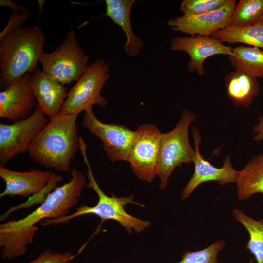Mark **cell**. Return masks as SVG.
I'll use <instances>...</instances> for the list:
<instances>
[{
  "mask_svg": "<svg viewBox=\"0 0 263 263\" xmlns=\"http://www.w3.org/2000/svg\"><path fill=\"white\" fill-rule=\"evenodd\" d=\"M89 60L78 43L76 32L71 29L55 50L42 53L39 62L43 72L65 85L78 80L86 71Z\"/></svg>",
  "mask_w": 263,
  "mask_h": 263,
  "instance_id": "obj_6",
  "label": "cell"
},
{
  "mask_svg": "<svg viewBox=\"0 0 263 263\" xmlns=\"http://www.w3.org/2000/svg\"><path fill=\"white\" fill-rule=\"evenodd\" d=\"M76 256L70 252L62 253L46 249L28 263H72Z\"/></svg>",
  "mask_w": 263,
  "mask_h": 263,
  "instance_id": "obj_27",
  "label": "cell"
},
{
  "mask_svg": "<svg viewBox=\"0 0 263 263\" xmlns=\"http://www.w3.org/2000/svg\"><path fill=\"white\" fill-rule=\"evenodd\" d=\"M211 36L223 43H241L263 48V20L255 25L245 27L227 26L217 31Z\"/></svg>",
  "mask_w": 263,
  "mask_h": 263,
  "instance_id": "obj_21",
  "label": "cell"
},
{
  "mask_svg": "<svg viewBox=\"0 0 263 263\" xmlns=\"http://www.w3.org/2000/svg\"><path fill=\"white\" fill-rule=\"evenodd\" d=\"M135 0H106L105 15L114 24L120 26L126 36L124 46L126 53L130 56H136L144 46L142 40L133 32L130 21V12Z\"/></svg>",
  "mask_w": 263,
  "mask_h": 263,
  "instance_id": "obj_17",
  "label": "cell"
},
{
  "mask_svg": "<svg viewBox=\"0 0 263 263\" xmlns=\"http://www.w3.org/2000/svg\"><path fill=\"white\" fill-rule=\"evenodd\" d=\"M227 96L236 107L248 108L260 93L258 78L234 70L225 77Z\"/></svg>",
  "mask_w": 263,
  "mask_h": 263,
  "instance_id": "obj_18",
  "label": "cell"
},
{
  "mask_svg": "<svg viewBox=\"0 0 263 263\" xmlns=\"http://www.w3.org/2000/svg\"><path fill=\"white\" fill-rule=\"evenodd\" d=\"M127 263L120 262V263Z\"/></svg>",
  "mask_w": 263,
  "mask_h": 263,
  "instance_id": "obj_30",
  "label": "cell"
},
{
  "mask_svg": "<svg viewBox=\"0 0 263 263\" xmlns=\"http://www.w3.org/2000/svg\"><path fill=\"white\" fill-rule=\"evenodd\" d=\"M45 35L38 24L20 26L0 39V88L37 68L43 52Z\"/></svg>",
  "mask_w": 263,
  "mask_h": 263,
  "instance_id": "obj_3",
  "label": "cell"
},
{
  "mask_svg": "<svg viewBox=\"0 0 263 263\" xmlns=\"http://www.w3.org/2000/svg\"><path fill=\"white\" fill-rule=\"evenodd\" d=\"M69 182L57 186L49 193L35 210L19 220L13 219L0 224V252L3 259H11L25 254L28 244L33 243L38 229L36 225L45 219H57L69 215L79 201L86 185L84 175L80 171L71 170Z\"/></svg>",
  "mask_w": 263,
  "mask_h": 263,
  "instance_id": "obj_1",
  "label": "cell"
},
{
  "mask_svg": "<svg viewBox=\"0 0 263 263\" xmlns=\"http://www.w3.org/2000/svg\"><path fill=\"white\" fill-rule=\"evenodd\" d=\"M0 176L5 183L0 198L5 196L31 197L40 194L54 184H58L63 177L49 171L32 169L23 172L12 170L0 167Z\"/></svg>",
  "mask_w": 263,
  "mask_h": 263,
  "instance_id": "obj_11",
  "label": "cell"
},
{
  "mask_svg": "<svg viewBox=\"0 0 263 263\" xmlns=\"http://www.w3.org/2000/svg\"><path fill=\"white\" fill-rule=\"evenodd\" d=\"M49 120L38 104L31 115L21 121L0 123V167L15 156L28 152Z\"/></svg>",
  "mask_w": 263,
  "mask_h": 263,
  "instance_id": "obj_8",
  "label": "cell"
},
{
  "mask_svg": "<svg viewBox=\"0 0 263 263\" xmlns=\"http://www.w3.org/2000/svg\"><path fill=\"white\" fill-rule=\"evenodd\" d=\"M84 111L82 125L102 141L109 160L112 163L127 161L137 136L136 131L122 124L102 122L94 115L92 107Z\"/></svg>",
  "mask_w": 263,
  "mask_h": 263,
  "instance_id": "obj_10",
  "label": "cell"
},
{
  "mask_svg": "<svg viewBox=\"0 0 263 263\" xmlns=\"http://www.w3.org/2000/svg\"><path fill=\"white\" fill-rule=\"evenodd\" d=\"M0 6H7L12 10L9 22L5 28L0 33V39L13 30L20 27V25L27 20L31 15V12L26 7L15 3L11 0H0Z\"/></svg>",
  "mask_w": 263,
  "mask_h": 263,
  "instance_id": "obj_26",
  "label": "cell"
},
{
  "mask_svg": "<svg viewBox=\"0 0 263 263\" xmlns=\"http://www.w3.org/2000/svg\"><path fill=\"white\" fill-rule=\"evenodd\" d=\"M226 246L224 240L215 241L207 247L196 251H186L178 263H219L218 256Z\"/></svg>",
  "mask_w": 263,
  "mask_h": 263,
  "instance_id": "obj_24",
  "label": "cell"
},
{
  "mask_svg": "<svg viewBox=\"0 0 263 263\" xmlns=\"http://www.w3.org/2000/svg\"><path fill=\"white\" fill-rule=\"evenodd\" d=\"M231 0H184L180 9L184 15L197 16L217 10L231 2Z\"/></svg>",
  "mask_w": 263,
  "mask_h": 263,
  "instance_id": "obj_25",
  "label": "cell"
},
{
  "mask_svg": "<svg viewBox=\"0 0 263 263\" xmlns=\"http://www.w3.org/2000/svg\"><path fill=\"white\" fill-rule=\"evenodd\" d=\"M254 263V260L253 259H251L249 261L248 263Z\"/></svg>",
  "mask_w": 263,
  "mask_h": 263,
  "instance_id": "obj_29",
  "label": "cell"
},
{
  "mask_svg": "<svg viewBox=\"0 0 263 263\" xmlns=\"http://www.w3.org/2000/svg\"><path fill=\"white\" fill-rule=\"evenodd\" d=\"M87 147L84 139L80 137L79 149L87 167L86 175L89 182L86 186L93 189L97 193L98 197L97 204L92 207L82 204L75 208V211L73 214L57 219H45L41 222L40 224L45 226L66 224L75 218L85 215L92 214L100 218L101 222L93 236L100 232L99 230L101 229L102 223L109 220H114L119 223L129 234H132L133 230L138 233L143 232L150 226V222L128 213L125 210V207L126 205L131 203L143 207V205L135 202V197L133 195L118 197L112 193V195L109 196L102 190L93 175L87 155Z\"/></svg>",
  "mask_w": 263,
  "mask_h": 263,
  "instance_id": "obj_4",
  "label": "cell"
},
{
  "mask_svg": "<svg viewBox=\"0 0 263 263\" xmlns=\"http://www.w3.org/2000/svg\"><path fill=\"white\" fill-rule=\"evenodd\" d=\"M110 77L108 64L104 58L89 65L86 71L69 91L59 114L77 113L94 105L106 107L101 91Z\"/></svg>",
  "mask_w": 263,
  "mask_h": 263,
  "instance_id": "obj_7",
  "label": "cell"
},
{
  "mask_svg": "<svg viewBox=\"0 0 263 263\" xmlns=\"http://www.w3.org/2000/svg\"><path fill=\"white\" fill-rule=\"evenodd\" d=\"M170 49L188 54L190 56L188 71L195 72L201 76L205 74L204 62L207 58L216 55H233V48L224 44L220 39L211 36L175 37L171 39Z\"/></svg>",
  "mask_w": 263,
  "mask_h": 263,
  "instance_id": "obj_13",
  "label": "cell"
},
{
  "mask_svg": "<svg viewBox=\"0 0 263 263\" xmlns=\"http://www.w3.org/2000/svg\"><path fill=\"white\" fill-rule=\"evenodd\" d=\"M191 131L196 151L193 161L194 171L182 190L181 198L183 200L188 199L200 184L205 182H217L222 185L229 183H235L239 172L233 168L229 154L225 158L223 165L220 168L216 167L206 160L199 151V144L201 141L199 132L194 126H192Z\"/></svg>",
  "mask_w": 263,
  "mask_h": 263,
  "instance_id": "obj_12",
  "label": "cell"
},
{
  "mask_svg": "<svg viewBox=\"0 0 263 263\" xmlns=\"http://www.w3.org/2000/svg\"><path fill=\"white\" fill-rule=\"evenodd\" d=\"M31 74L27 73L12 82L0 92V117L13 123L29 117L38 101L29 84Z\"/></svg>",
  "mask_w": 263,
  "mask_h": 263,
  "instance_id": "obj_14",
  "label": "cell"
},
{
  "mask_svg": "<svg viewBox=\"0 0 263 263\" xmlns=\"http://www.w3.org/2000/svg\"><path fill=\"white\" fill-rule=\"evenodd\" d=\"M238 200H246L255 194L263 195V153L253 156L240 170L236 180Z\"/></svg>",
  "mask_w": 263,
  "mask_h": 263,
  "instance_id": "obj_19",
  "label": "cell"
},
{
  "mask_svg": "<svg viewBox=\"0 0 263 263\" xmlns=\"http://www.w3.org/2000/svg\"><path fill=\"white\" fill-rule=\"evenodd\" d=\"M229 61L235 70L257 78H263V51L253 46L241 45L233 48Z\"/></svg>",
  "mask_w": 263,
  "mask_h": 263,
  "instance_id": "obj_20",
  "label": "cell"
},
{
  "mask_svg": "<svg viewBox=\"0 0 263 263\" xmlns=\"http://www.w3.org/2000/svg\"><path fill=\"white\" fill-rule=\"evenodd\" d=\"M29 84L38 104L49 120L58 116L68 96V88L38 68L31 74Z\"/></svg>",
  "mask_w": 263,
  "mask_h": 263,
  "instance_id": "obj_16",
  "label": "cell"
},
{
  "mask_svg": "<svg viewBox=\"0 0 263 263\" xmlns=\"http://www.w3.org/2000/svg\"><path fill=\"white\" fill-rule=\"evenodd\" d=\"M258 123L253 127V140L259 142L263 140V114L258 118Z\"/></svg>",
  "mask_w": 263,
  "mask_h": 263,
  "instance_id": "obj_28",
  "label": "cell"
},
{
  "mask_svg": "<svg viewBox=\"0 0 263 263\" xmlns=\"http://www.w3.org/2000/svg\"><path fill=\"white\" fill-rule=\"evenodd\" d=\"M77 113L59 114L49 121L28 151L35 162L59 172L71 170L79 149Z\"/></svg>",
  "mask_w": 263,
  "mask_h": 263,
  "instance_id": "obj_2",
  "label": "cell"
},
{
  "mask_svg": "<svg viewBox=\"0 0 263 263\" xmlns=\"http://www.w3.org/2000/svg\"><path fill=\"white\" fill-rule=\"evenodd\" d=\"M263 20V0H241L236 4L228 26L245 27Z\"/></svg>",
  "mask_w": 263,
  "mask_h": 263,
  "instance_id": "obj_23",
  "label": "cell"
},
{
  "mask_svg": "<svg viewBox=\"0 0 263 263\" xmlns=\"http://www.w3.org/2000/svg\"><path fill=\"white\" fill-rule=\"evenodd\" d=\"M236 4V0H231L225 6L207 14L197 16L183 14L170 19L168 25L174 31L190 36H211L228 25Z\"/></svg>",
  "mask_w": 263,
  "mask_h": 263,
  "instance_id": "obj_15",
  "label": "cell"
},
{
  "mask_svg": "<svg viewBox=\"0 0 263 263\" xmlns=\"http://www.w3.org/2000/svg\"><path fill=\"white\" fill-rule=\"evenodd\" d=\"M232 214L248 233L246 249L253 254L256 263H263V220H256L237 208L232 210Z\"/></svg>",
  "mask_w": 263,
  "mask_h": 263,
  "instance_id": "obj_22",
  "label": "cell"
},
{
  "mask_svg": "<svg viewBox=\"0 0 263 263\" xmlns=\"http://www.w3.org/2000/svg\"><path fill=\"white\" fill-rule=\"evenodd\" d=\"M196 118L194 113L184 109L175 128L169 132L162 133L157 172L161 190L166 189L168 180L176 167L193 162L196 151L189 142L188 129Z\"/></svg>",
  "mask_w": 263,
  "mask_h": 263,
  "instance_id": "obj_5",
  "label": "cell"
},
{
  "mask_svg": "<svg viewBox=\"0 0 263 263\" xmlns=\"http://www.w3.org/2000/svg\"><path fill=\"white\" fill-rule=\"evenodd\" d=\"M136 131L137 136L127 161L139 179L150 183L157 176L162 133L152 123L143 124Z\"/></svg>",
  "mask_w": 263,
  "mask_h": 263,
  "instance_id": "obj_9",
  "label": "cell"
}]
</instances>
